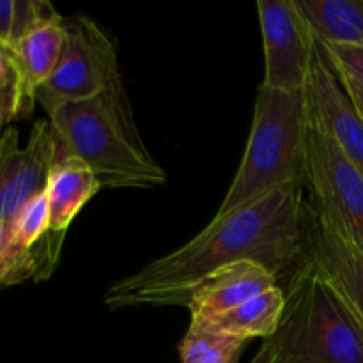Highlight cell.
Here are the masks:
<instances>
[{
  "instance_id": "7a4b0ae2",
  "label": "cell",
  "mask_w": 363,
  "mask_h": 363,
  "mask_svg": "<svg viewBox=\"0 0 363 363\" xmlns=\"http://www.w3.org/2000/svg\"><path fill=\"white\" fill-rule=\"evenodd\" d=\"M48 117L55 158L82 160L101 188H155L169 179L142 140L121 77L94 98L57 106Z\"/></svg>"
},
{
  "instance_id": "7402d4cb",
  "label": "cell",
  "mask_w": 363,
  "mask_h": 363,
  "mask_svg": "<svg viewBox=\"0 0 363 363\" xmlns=\"http://www.w3.org/2000/svg\"><path fill=\"white\" fill-rule=\"evenodd\" d=\"M250 363H279V351H277L275 340L266 339L262 340L261 347H259L257 354Z\"/></svg>"
},
{
  "instance_id": "2e32d148",
  "label": "cell",
  "mask_w": 363,
  "mask_h": 363,
  "mask_svg": "<svg viewBox=\"0 0 363 363\" xmlns=\"http://www.w3.org/2000/svg\"><path fill=\"white\" fill-rule=\"evenodd\" d=\"M66 39L64 20L50 21L28 32L14 45V53L23 73L25 87L35 99V92L50 80L59 64Z\"/></svg>"
},
{
  "instance_id": "6da1fadb",
  "label": "cell",
  "mask_w": 363,
  "mask_h": 363,
  "mask_svg": "<svg viewBox=\"0 0 363 363\" xmlns=\"http://www.w3.org/2000/svg\"><path fill=\"white\" fill-rule=\"evenodd\" d=\"M307 222L303 186L272 191L254 204L215 216L186 245L112 284L103 301L112 312L188 305L206 277L240 261H255L279 277L296 266Z\"/></svg>"
},
{
  "instance_id": "ac0fdd59",
  "label": "cell",
  "mask_w": 363,
  "mask_h": 363,
  "mask_svg": "<svg viewBox=\"0 0 363 363\" xmlns=\"http://www.w3.org/2000/svg\"><path fill=\"white\" fill-rule=\"evenodd\" d=\"M34 105L35 99L25 87L16 53L11 46L0 43V123L7 126L13 121L28 117Z\"/></svg>"
},
{
  "instance_id": "4fadbf2b",
  "label": "cell",
  "mask_w": 363,
  "mask_h": 363,
  "mask_svg": "<svg viewBox=\"0 0 363 363\" xmlns=\"http://www.w3.org/2000/svg\"><path fill=\"white\" fill-rule=\"evenodd\" d=\"M101 190L94 172L74 156L55 158L46 183L50 230L66 236L67 229L84 206Z\"/></svg>"
},
{
  "instance_id": "52a82bcc",
  "label": "cell",
  "mask_w": 363,
  "mask_h": 363,
  "mask_svg": "<svg viewBox=\"0 0 363 363\" xmlns=\"http://www.w3.org/2000/svg\"><path fill=\"white\" fill-rule=\"evenodd\" d=\"M264 82L273 91L303 92L318 43L294 0H259Z\"/></svg>"
},
{
  "instance_id": "d4e9b609",
  "label": "cell",
  "mask_w": 363,
  "mask_h": 363,
  "mask_svg": "<svg viewBox=\"0 0 363 363\" xmlns=\"http://www.w3.org/2000/svg\"><path fill=\"white\" fill-rule=\"evenodd\" d=\"M4 130H6V126H4L2 123H0V140H2V135H4Z\"/></svg>"
},
{
  "instance_id": "603a6c76",
  "label": "cell",
  "mask_w": 363,
  "mask_h": 363,
  "mask_svg": "<svg viewBox=\"0 0 363 363\" xmlns=\"http://www.w3.org/2000/svg\"><path fill=\"white\" fill-rule=\"evenodd\" d=\"M337 77H339V74H337ZM339 80H340V84H342L344 91L347 92V96H350L351 101H353V105L357 106L358 113H360V117L363 121V89L360 87V85H357L354 82L347 80V78H344V77H339Z\"/></svg>"
},
{
  "instance_id": "30bf717a",
  "label": "cell",
  "mask_w": 363,
  "mask_h": 363,
  "mask_svg": "<svg viewBox=\"0 0 363 363\" xmlns=\"http://www.w3.org/2000/svg\"><path fill=\"white\" fill-rule=\"evenodd\" d=\"M307 126L326 133L363 172V121L318 46L303 89Z\"/></svg>"
},
{
  "instance_id": "9c48e42d",
  "label": "cell",
  "mask_w": 363,
  "mask_h": 363,
  "mask_svg": "<svg viewBox=\"0 0 363 363\" xmlns=\"http://www.w3.org/2000/svg\"><path fill=\"white\" fill-rule=\"evenodd\" d=\"M64 236L50 230L46 195L28 202L9 223L6 248L0 259V289L25 280H46L59 261Z\"/></svg>"
},
{
  "instance_id": "d6986e66",
  "label": "cell",
  "mask_w": 363,
  "mask_h": 363,
  "mask_svg": "<svg viewBox=\"0 0 363 363\" xmlns=\"http://www.w3.org/2000/svg\"><path fill=\"white\" fill-rule=\"evenodd\" d=\"M57 20H60V14L46 0H14L13 48L28 32Z\"/></svg>"
},
{
  "instance_id": "3957f363",
  "label": "cell",
  "mask_w": 363,
  "mask_h": 363,
  "mask_svg": "<svg viewBox=\"0 0 363 363\" xmlns=\"http://www.w3.org/2000/svg\"><path fill=\"white\" fill-rule=\"evenodd\" d=\"M284 294L279 363H363V318L318 266L298 259Z\"/></svg>"
},
{
  "instance_id": "8fae6325",
  "label": "cell",
  "mask_w": 363,
  "mask_h": 363,
  "mask_svg": "<svg viewBox=\"0 0 363 363\" xmlns=\"http://www.w3.org/2000/svg\"><path fill=\"white\" fill-rule=\"evenodd\" d=\"M300 257L318 266L363 318V250L333 233L311 208Z\"/></svg>"
},
{
  "instance_id": "5bb4252c",
  "label": "cell",
  "mask_w": 363,
  "mask_h": 363,
  "mask_svg": "<svg viewBox=\"0 0 363 363\" xmlns=\"http://www.w3.org/2000/svg\"><path fill=\"white\" fill-rule=\"evenodd\" d=\"M284 308H286V294L279 286L259 293L240 307L216 315L211 319H191L194 323L206 326L215 332L240 339H272L279 332L282 323Z\"/></svg>"
},
{
  "instance_id": "9a60e30c",
  "label": "cell",
  "mask_w": 363,
  "mask_h": 363,
  "mask_svg": "<svg viewBox=\"0 0 363 363\" xmlns=\"http://www.w3.org/2000/svg\"><path fill=\"white\" fill-rule=\"evenodd\" d=\"M319 45L363 46V0H294Z\"/></svg>"
},
{
  "instance_id": "e0dca14e",
  "label": "cell",
  "mask_w": 363,
  "mask_h": 363,
  "mask_svg": "<svg viewBox=\"0 0 363 363\" xmlns=\"http://www.w3.org/2000/svg\"><path fill=\"white\" fill-rule=\"evenodd\" d=\"M247 342L191 321L179 344V357L183 363H238Z\"/></svg>"
},
{
  "instance_id": "ffe728a7",
  "label": "cell",
  "mask_w": 363,
  "mask_h": 363,
  "mask_svg": "<svg viewBox=\"0 0 363 363\" xmlns=\"http://www.w3.org/2000/svg\"><path fill=\"white\" fill-rule=\"evenodd\" d=\"M323 57L339 77L354 82L363 89V46L319 45Z\"/></svg>"
},
{
  "instance_id": "277c9868",
  "label": "cell",
  "mask_w": 363,
  "mask_h": 363,
  "mask_svg": "<svg viewBox=\"0 0 363 363\" xmlns=\"http://www.w3.org/2000/svg\"><path fill=\"white\" fill-rule=\"evenodd\" d=\"M305 151L303 92L273 91L261 85L243 160L215 216L254 204L272 191L303 186Z\"/></svg>"
},
{
  "instance_id": "5b68a950",
  "label": "cell",
  "mask_w": 363,
  "mask_h": 363,
  "mask_svg": "<svg viewBox=\"0 0 363 363\" xmlns=\"http://www.w3.org/2000/svg\"><path fill=\"white\" fill-rule=\"evenodd\" d=\"M305 183L311 211L333 233L363 250V172L333 138L307 126Z\"/></svg>"
},
{
  "instance_id": "7c38bea8",
  "label": "cell",
  "mask_w": 363,
  "mask_h": 363,
  "mask_svg": "<svg viewBox=\"0 0 363 363\" xmlns=\"http://www.w3.org/2000/svg\"><path fill=\"white\" fill-rule=\"evenodd\" d=\"M277 286V275L255 261H240L206 277L194 289L186 307L191 319H211L240 307Z\"/></svg>"
},
{
  "instance_id": "44dd1931",
  "label": "cell",
  "mask_w": 363,
  "mask_h": 363,
  "mask_svg": "<svg viewBox=\"0 0 363 363\" xmlns=\"http://www.w3.org/2000/svg\"><path fill=\"white\" fill-rule=\"evenodd\" d=\"M14 0H0V43L13 48Z\"/></svg>"
},
{
  "instance_id": "cb8c5ba5",
  "label": "cell",
  "mask_w": 363,
  "mask_h": 363,
  "mask_svg": "<svg viewBox=\"0 0 363 363\" xmlns=\"http://www.w3.org/2000/svg\"><path fill=\"white\" fill-rule=\"evenodd\" d=\"M7 234H9V223L0 222V259H2V252L4 248H6Z\"/></svg>"
},
{
  "instance_id": "8992f818",
  "label": "cell",
  "mask_w": 363,
  "mask_h": 363,
  "mask_svg": "<svg viewBox=\"0 0 363 363\" xmlns=\"http://www.w3.org/2000/svg\"><path fill=\"white\" fill-rule=\"evenodd\" d=\"M66 39L59 64L50 80L35 92L46 113L57 106L91 99L105 91L117 77L116 43L87 16L64 20Z\"/></svg>"
},
{
  "instance_id": "ba28073f",
  "label": "cell",
  "mask_w": 363,
  "mask_h": 363,
  "mask_svg": "<svg viewBox=\"0 0 363 363\" xmlns=\"http://www.w3.org/2000/svg\"><path fill=\"white\" fill-rule=\"evenodd\" d=\"M55 163V135L50 121H35L27 145L18 144L16 128L0 140V222L11 223L21 209L45 194Z\"/></svg>"
}]
</instances>
